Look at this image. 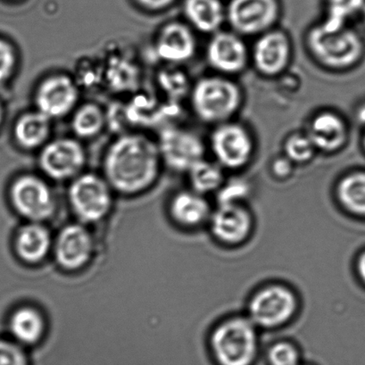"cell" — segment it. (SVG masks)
<instances>
[{"instance_id":"obj_1","label":"cell","mask_w":365,"mask_h":365,"mask_svg":"<svg viewBox=\"0 0 365 365\" xmlns=\"http://www.w3.org/2000/svg\"><path fill=\"white\" fill-rule=\"evenodd\" d=\"M161 159L158 143L140 134H126L106 153V180L120 193H140L157 180Z\"/></svg>"},{"instance_id":"obj_2","label":"cell","mask_w":365,"mask_h":365,"mask_svg":"<svg viewBox=\"0 0 365 365\" xmlns=\"http://www.w3.org/2000/svg\"><path fill=\"white\" fill-rule=\"evenodd\" d=\"M306 43L315 61L331 71H346L363 61L365 41L357 31L345 26L329 31L320 24L307 31Z\"/></svg>"},{"instance_id":"obj_3","label":"cell","mask_w":365,"mask_h":365,"mask_svg":"<svg viewBox=\"0 0 365 365\" xmlns=\"http://www.w3.org/2000/svg\"><path fill=\"white\" fill-rule=\"evenodd\" d=\"M243 92L225 76L200 78L191 90V106L197 118L208 125L230 122L240 111Z\"/></svg>"},{"instance_id":"obj_4","label":"cell","mask_w":365,"mask_h":365,"mask_svg":"<svg viewBox=\"0 0 365 365\" xmlns=\"http://www.w3.org/2000/svg\"><path fill=\"white\" fill-rule=\"evenodd\" d=\"M211 346L220 365L252 364L258 350L254 322L241 317L223 322L212 333Z\"/></svg>"},{"instance_id":"obj_5","label":"cell","mask_w":365,"mask_h":365,"mask_svg":"<svg viewBox=\"0 0 365 365\" xmlns=\"http://www.w3.org/2000/svg\"><path fill=\"white\" fill-rule=\"evenodd\" d=\"M281 12L279 0H230L226 23L240 36H259L275 28Z\"/></svg>"},{"instance_id":"obj_6","label":"cell","mask_w":365,"mask_h":365,"mask_svg":"<svg viewBox=\"0 0 365 365\" xmlns=\"http://www.w3.org/2000/svg\"><path fill=\"white\" fill-rule=\"evenodd\" d=\"M111 186L108 180L92 173L80 175L71 184V207L81 222L101 221L112 207Z\"/></svg>"},{"instance_id":"obj_7","label":"cell","mask_w":365,"mask_h":365,"mask_svg":"<svg viewBox=\"0 0 365 365\" xmlns=\"http://www.w3.org/2000/svg\"><path fill=\"white\" fill-rule=\"evenodd\" d=\"M210 148L222 168L237 170L250 162L255 143L245 126L230 120L215 125L210 135Z\"/></svg>"},{"instance_id":"obj_8","label":"cell","mask_w":365,"mask_h":365,"mask_svg":"<svg viewBox=\"0 0 365 365\" xmlns=\"http://www.w3.org/2000/svg\"><path fill=\"white\" fill-rule=\"evenodd\" d=\"M14 208L29 222H42L51 217L56 202L51 187L34 175H22L10 187Z\"/></svg>"},{"instance_id":"obj_9","label":"cell","mask_w":365,"mask_h":365,"mask_svg":"<svg viewBox=\"0 0 365 365\" xmlns=\"http://www.w3.org/2000/svg\"><path fill=\"white\" fill-rule=\"evenodd\" d=\"M158 145L163 160L177 172H189L205 157V147L201 138L179 127L162 129Z\"/></svg>"},{"instance_id":"obj_10","label":"cell","mask_w":365,"mask_h":365,"mask_svg":"<svg viewBox=\"0 0 365 365\" xmlns=\"http://www.w3.org/2000/svg\"><path fill=\"white\" fill-rule=\"evenodd\" d=\"M296 309L297 299L292 290L283 286H269L251 299L250 317L255 325L274 328L290 320Z\"/></svg>"},{"instance_id":"obj_11","label":"cell","mask_w":365,"mask_h":365,"mask_svg":"<svg viewBox=\"0 0 365 365\" xmlns=\"http://www.w3.org/2000/svg\"><path fill=\"white\" fill-rule=\"evenodd\" d=\"M242 38L232 30L212 34L205 51L208 65L225 76L243 73L249 66L250 52Z\"/></svg>"},{"instance_id":"obj_12","label":"cell","mask_w":365,"mask_h":365,"mask_svg":"<svg viewBox=\"0 0 365 365\" xmlns=\"http://www.w3.org/2000/svg\"><path fill=\"white\" fill-rule=\"evenodd\" d=\"M292 56V44L289 35L274 28L257 36L250 59L258 73L272 78L285 72Z\"/></svg>"},{"instance_id":"obj_13","label":"cell","mask_w":365,"mask_h":365,"mask_svg":"<svg viewBox=\"0 0 365 365\" xmlns=\"http://www.w3.org/2000/svg\"><path fill=\"white\" fill-rule=\"evenodd\" d=\"M86 155L76 140L58 139L43 148L38 158L46 175L56 180L72 179L83 168Z\"/></svg>"},{"instance_id":"obj_14","label":"cell","mask_w":365,"mask_h":365,"mask_svg":"<svg viewBox=\"0 0 365 365\" xmlns=\"http://www.w3.org/2000/svg\"><path fill=\"white\" fill-rule=\"evenodd\" d=\"M93 251L94 241L90 230L77 223L63 228L54 244L56 260L67 271L84 267L91 259Z\"/></svg>"},{"instance_id":"obj_15","label":"cell","mask_w":365,"mask_h":365,"mask_svg":"<svg viewBox=\"0 0 365 365\" xmlns=\"http://www.w3.org/2000/svg\"><path fill=\"white\" fill-rule=\"evenodd\" d=\"M78 98L76 85L69 77L54 76L42 81L35 101L38 111L53 119L69 113L76 105Z\"/></svg>"},{"instance_id":"obj_16","label":"cell","mask_w":365,"mask_h":365,"mask_svg":"<svg viewBox=\"0 0 365 365\" xmlns=\"http://www.w3.org/2000/svg\"><path fill=\"white\" fill-rule=\"evenodd\" d=\"M306 133L317 151L333 154L346 147L349 128L346 120L339 113L324 110L312 117Z\"/></svg>"},{"instance_id":"obj_17","label":"cell","mask_w":365,"mask_h":365,"mask_svg":"<svg viewBox=\"0 0 365 365\" xmlns=\"http://www.w3.org/2000/svg\"><path fill=\"white\" fill-rule=\"evenodd\" d=\"M197 41L192 31L182 23H170L159 34L155 51L159 58L171 63H182L192 58Z\"/></svg>"},{"instance_id":"obj_18","label":"cell","mask_w":365,"mask_h":365,"mask_svg":"<svg viewBox=\"0 0 365 365\" xmlns=\"http://www.w3.org/2000/svg\"><path fill=\"white\" fill-rule=\"evenodd\" d=\"M251 225L250 212L237 204L220 205L211 218L212 233L222 242L229 244L245 240L250 232Z\"/></svg>"},{"instance_id":"obj_19","label":"cell","mask_w":365,"mask_h":365,"mask_svg":"<svg viewBox=\"0 0 365 365\" xmlns=\"http://www.w3.org/2000/svg\"><path fill=\"white\" fill-rule=\"evenodd\" d=\"M52 244L47 227L41 222H29L17 233L16 250L21 259L28 264H37L48 256Z\"/></svg>"},{"instance_id":"obj_20","label":"cell","mask_w":365,"mask_h":365,"mask_svg":"<svg viewBox=\"0 0 365 365\" xmlns=\"http://www.w3.org/2000/svg\"><path fill=\"white\" fill-rule=\"evenodd\" d=\"M184 14L195 29L214 34L226 23V6L222 0H185Z\"/></svg>"},{"instance_id":"obj_21","label":"cell","mask_w":365,"mask_h":365,"mask_svg":"<svg viewBox=\"0 0 365 365\" xmlns=\"http://www.w3.org/2000/svg\"><path fill=\"white\" fill-rule=\"evenodd\" d=\"M13 340L24 347L36 345L43 338L46 322L40 311L33 307H23L14 312L9 320Z\"/></svg>"},{"instance_id":"obj_22","label":"cell","mask_w":365,"mask_h":365,"mask_svg":"<svg viewBox=\"0 0 365 365\" xmlns=\"http://www.w3.org/2000/svg\"><path fill=\"white\" fill-rule=\"evenodd\" d=\"M51 133V118L38 111L23 113L13 127L16 143L24 150L41 146Z\"/></svg>"},{"instance_id":"obj_23","label":"cell","mask_w":365,"mask_h":365,"mask_svg":"<svg viewBox=\"0 0 365 365\" xmlns=\"http://www.w3.org/2000/svg\"><path fill=\"white\" fill-rule=\"evenodd\" d=\"M178 102L171 101L161 105L154 98L139 96L127 105V113L132 125H154L160 123L169 116L180 113Z\"/></svg>"},{"instance_id":"obj_24","label":"cell","mask_w":365,"mask_h":365,"mask_svg":"<svg viewBox=\"0 0 365 365\" xmlns=\"http://www.w3.org/2000/svg\"><path fill=\"white\" fill-rule=\"evenodd\" d=\"M171 215L180 225L197 226L210 215L207 201L197 191H183L173 198Z\"/></svg>"},{"instance_id":"obj_25","label":"cell","mask_w":365,"mask_h":365,"mask_svg":"<svg viewBox=\"0 0 365 365\" xmlns=\"http://www.w3.org/2000/svg\"><path fill=\"white\" fill-rule=\"evenodd\" d=\"M336 193L344 207L365 218V169L344 176L339 182Z\"/></svg>"},{"instance_id":"obj_26","label":"cell","mask_w":365,"mask_h":365,"mask_svg":"<svg viewBox=\"0 0 365 365\" xmlns=\"http://www.w3.org/2000/svg\"><path fill=\"white\" fill-rule=\"evenodd\" d=\"M364 4L365 0H326V16L320 24L329 31L341 29L354 16L361 15Z\"/></svg>"},{"instance_id":"obj_27","label":"cell","mask_w":365,"mask_h":365,"mask_svg":"<svg viewBox=\"0 0 365 365\" xmlns=\"http://www.w3.org/2000/svg\"><path fill=\"white\" fill-rule=\"evenodd\" d=\"M222 166L202 159L190 170L189 175L195 191L200 194L219 190L223 184Z\"/></svg>"},{"instance_id":"obj_28","label":"cell","mask_w":365,"mask_h":365,"mask_svg":"<svg viewBox=\"0 0 365 365\" xmlns=\"http://www.w3.org/2000/svg\"><path fill=\"white\" fill-rule=\"evenodd\" d=\"M106 123V115L98 106L86 104L74 113L72 127L77 136L91 138L101 132Z\"/></svg>"},{"instance_id":"obj_29","label":"cell","mask_w":365,"mask_h":365,"mask_svg":"<svg viewBox=\"0 0 365 365\" xmlns=\"http://www.w3.org/2000/svg\"><path fill=\"white\" fill-rule=\"evenodd\" d=\"M283 150L287 158L299 165L310 162L317 151L306 133L290 134L283 144Z\"/></svg>"},{"instance_id":"obj_30","label":"cell","mask_w":365,"mask_h":365,"mask_svg":"<svg viewBox=\"0 0 365 365\" xmlns=\"http://www.w3.org/2000/svg\"><path fill=\"white\" fill-rule=\"evenodd\" d=\"M159 84L169 97V101L179 102L190 91L186 74L179 70H165L159 74Z\"/></svg>"},{"instance_id":"obj_31","label":"cell","mask_w":365,"mask_h":365,"mask_svg":"<svg viewBox=\"0 0 365 365\" xmlns=\"http://www.w3.org/2000/svg\"><path fill=\"white\" fill-rule=\"evenodd\" d=\"M17 53L14 45L0 36V88L5 86L16 72Z\"/></svg>"},{"instance_id":"obj_32","label":"cell","mask_w":365,"mask_h":365,"mask_svg":"<svg viewBox=\"0 0 365 365\" xmlns=\"http://www.w3.org/2000/svg\"><path fill=\"white\" fill-rule=\"evenodd\" d=\"M0 365H31L24 346L13 339H0Z\"/></svg>"},{"instance_id":"obj_33","label":"cell","mask_w":365,"mask_h":365,"mask_svg":"<svg viewBox=\"0 0 365 365\" xmlns=\"http://www.w3.org/2000/svg\"><path fill=\"white\" fill-rule=\"evenodd\" d=\"M268 360L271 365H299L300 356L292 344L279 342L269 350Z\"/></svg>"},{"instance_id":"obj_34","label":"cell","mask_w":365,"mask_h":365,"mask_svg":"<svg viewBox=\"0 0 365 365\" xmlns=\"http://www.w3.org/2000/svg\"><path fill=\"white\" fill-rule=\"evenodd\" d=\"M250 193V186L241 180H233L222 185L219 189L218 200L220 205L237 204L244 200Z\"/></svg>"},{"instance_id":"obj_35","label":"cell","mask_w":365,"mask_h":365,"mask_svg":"<svg viewBox=\"0 0 365 365\" xmlns=\"http://www.w3.org/2000/svg\"><path fill=\"white\" fill-rule=\"evenodd\" d=\"M111 125L113 130L120 132L125 129V126L132 125L130 122L128 113H127V106L122 104L113 105L110 109L109 115H106V120Z\"/></svg>"},{"instance_id":"obj_36","label":"cell","mask_w":365,"mask_h":365,"mask_svg":"<svg viewBox=\"0 0 365 365\" xmlns=\"http://www.w3.org/2000/svg\"><path fill=\"white\" fill-rule=\"evenodd\" d=\"M292 165L293 163L289 158H279L272 164V171L278 177H287L292 171Z\"/></svg>"},{"instance_id":"obj_37","label":"cell","mask_w":365,"mask_h":365,"mask_svg":"<svg viewBox=\"0 0 365 365\" xmlns=\"http://www.w3.org/2000/svg\"><path fill=\"white\" fill-rule=\"evenodd\" d=\"M136 1L144 8L158 10L165 9L166 6L171 5L175 0H136Z\"/></svg>"},{"instance_id":"obj_38","label":"cell","mask_w":365,"mask_h":365,"mask_svg":"<svg viewBox=\"0 0 365 365\" xmlns=\"http://www.w3.org/2000/svg\"><path fill=\"white\" fill-rule=\"evenodd\" d=\"M356 269L361 282L365 285V250L361 252L356 262Z\"/></svg>"},{"instance_id":"obj_39","label":"cell","mask_w":365,"mask_h":365,"mask_svg":"<svg viewBox=\"0 0 365 365\" xmlns=\"http://www.w3.org/2000/svg\"><path fill=\"white\" fill-rule=\"evenodd\" d=\"M357 117L361 125L365 127V103H363V104L359 106V108H358Z\"/></svg>"},{"instance_id":"obj_40","label":"cell","mask_w":365,"mask_h":365,"mask_svg":"<svg viewBox=\"0 0 365 365\" xmlns=\"http://www.w3.org/2000/svg\"><path fill=\"white\" fill-rule=\"evenodd\" d=\"M5 115V106L1 99H0V130L2 128L3 123H4Z\"/></svg>"},{"instance_id":"obj_41","label":"cell","mask_w":365,"mask_h":365,"mask_svg":"<svg viewBox=\"0 0 365 365\" xmlns=\"http://www.w3.org/2000/svg\"><path fill=\"white\" fill-rule=\"evenodd\" d=\"M361 150H363L364 153L365 154V127H364V132L363 134H361Z\"/></svg>"},{"instance_id":"obj_42","label":"cell","mask_w":365,"mask_h":365,"mask_svg":"<svg viewBox=\"0 0 365 365\" xmlns=\"http://www.w3.org/2000/svg\"><path fill=\"white\" fill-rule=\"evenodd\" d=\"M360 16H361V21H363L364 26H365V4L364 6L363 10H361Z\"/></svg>"}]
</instances>
